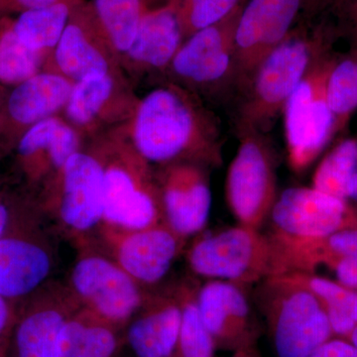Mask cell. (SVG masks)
Segmentation results:
<instances>
[{"label":"cell","instance_id":"obj_1","mask_svg":"<svg viewBox=\"0 0 357 357\" xmlns=\"http://www.w3.org/2000/svg\"><path fill=\"white\" fill-rule=\"evenodd\" d=\"M148 164H220V150L196 107L174 88L147 93L133 110L130 141Z\"/></svg>","mask_w":357,"mask_h":357},{"label":"cell","instance_id":"obj_2","mask_svg":"<svg viewBox=\"0 0 357 357\" xmlns=\"http://www.w3.org/2000/svg\"><path fill=\"white\" fill-rule=\"evenodd\" d=\"M256 302L277 357H310L331 340L333 331L323 305L288 275L258 284Z\"/></svg>","mask_w":357,"mask_h":357},{"label":"cell","instance_id":"obj_3","mask_svg":"<svg viewBox=\"0 0 357 357\" xmlns=\"http://www.w3.org/2000/svg\"><path fill=\"white\" fill-rule=\"evenodd\" d=\"M103 220L109 229L133 231L164 220L159 187L149 164L129 140L107 141L102 149Z\"/></svg>","mask_w":357,"mask_h":357},{"label":"cell","instance_id":"obj_4","mask_svg":"<svg viewBox=\"0 0 357 357\" xmlns=\"http://www.w3.org/2000/svg\"><path fill=\"white\" fill-rule=\"evenodd\" d=\"M188 263L198 276L246 287L283 274L278 249L269 234L239 223L197 239L188 252Z\"/></svg>","mask_w":357,"mask_h":357},{"label":"cell","instance_id":"obj_5","mask_svg":"<svg viewBox=\"0 0 357 357\" xmlns=\"http://www.w3.org/2000/svg\"><path fill=\"white\" fill-rule=\"evenodd\" d=\"M227 204L239 225L261 229L278 198L273 159L264 143L246 136L227 171Z\"/></svg>","mask_w":357,"mask_h":357},{"label":"cell","instance_id":"obj_6","mask_svg":"<svg viewBox=\"0 0 357 357\" xmlns=\"http://www.w3.org/2000/svg\"><path fill=\"white\" fill-rule=\"evenodd\" d=\"M246 288L234 282L208 280L196 293L199 316L218 351L234 354L257 345L261 326Z\"/></svg>","mask_w":357,"mask_h":357},{"label":"cell","instance_id":"obj_7","mask_svg":"<svg viewBox=\"0 0 357 357\" xmlns=\"http://www.w3.org/2000/svg\"><path fill=\"white\" fill-rule=\"evenodd\" d=\"M72 284L86 312L119 328L142 306L137 282L116 262L100 256L81 258L73 270Z\"/></svg>","mask_w":357,"mask_h":357},{"label":"cell","instance_id":"obj_8","mask_svg":"<svg viewBox=\"0 0 357 357\" xmlns=\"http://www.w3.org/2000/svg\"><path fill=\"white\" fill-rule=\"evenodd\" d=\"M347 208L344 199L314 188L285 190L269 215L274 238L288 241H314L344 229Z\"/></svg>","mask_w":357,"mask_h":357},{"label":"cell","instance_id":"obj_9","mask_svg":"<svg viewBox=\"0 0 357 357\" xmlns=\"http://www.w3.org/2000/svg\"><path fill=\"white\" fill-rule=\"evenodd\" d=\"M289 163L304 171L325 146L333 126V114L325 98L317 93L312 79H303L285 105Z\"/></svg>","mask_w":357,"mask_h":357},{"label":"cell","instance_id":"obj_10","mask_svg":"<svg viewBox=\"0 0 357 357\" xmlns=\"http://www.w3.org/2000/svg\"><path fill=\"white\" fill-rule=\"evenodd\" d=\"M164 222L185 239L204 229L210 218L211 192L206 174L190 162L172 164L159 185Z\"/></svg>","mask_w":357,"mask_h":357},{"label":"cell","instance_id":"obj_11","mask_svg":"<svg viewBox=\"0 0 357 357\" xmlns=\"http://www.w3.org/2000/svg\"><path fill=\"white\" fill-rule=\"evenodd\" d=\"M303 8L304 0H250L241 10L234 35V46L244 66L259 67L287 39Z\"/></svg>","mask_w":357,"mask_h":357},{"label":"cell","instance_id":"obj_12","mask_svg":"<svg viewBox=\"0 0 357 357\" xmlns=\"http://www.w3.org/2000/svg\"><path fill=\"white\" fill-rule=\"evenodd\" d=\"M59 211L69 229L86 231L103 220V167L95 155L79 151L59 171Z\"/></svg>","mask_w":357,"mask_h":357},{"label":"cell","instance_id":"obj_13","mask_svg":"<svg viewBox=\"0 0 357 357\" xmlns=\"http://www.w3.org/2000/svg\"><path fill=\"white\" fill-rule=\"evenodd\" d=\"M114 230L116 263L142 284L161 281L172 267L184 239L165 222L147 229L121 231Z\"/></svg>","mask_w":357,"mask_h":357},{"label":"cell","instance_id":"obj_14","mask_svg":"<svg viewBox=\"0 0 357 357\" xmlns=\"http://www.w3.org/2000/svg\"><path fill=\"white\" fill-rule=\"evenodd\" d=\"M241 10L243 6L218 24L189 37L173 59L174 72L199 84L211 83L225 76L236 50L234 35Z\"/></svg>","mask_w":357,"mask_h":357},{"label":"cell","instance_id":"obj_15","mask_svg":"<svg viewBox=\"0 0 357 357\" xmlns=\"http://www.w3.org/2000/svg\"><path fill=\"white\" fill-rule=\"evenodd\" d=\"M112 53L89 20L84 2L75 7L69 23L53 51V70L81 81L93 75L112 72Z\"/></svg>","mask_w":357,"mask_h":357},{"label":"cell","instance_id":"obj_16","mask_svg":"<svg viewBox=\"0 0 357 357\" xmlns=\"http://www.w3.org/2000/svg\"><path fill=\"white\" fill-rule=\"evenodd\" d=\"M309 59V45L304 39H286L263 60L255 83L259 114L270 115L285 105L304 79Z\"/></svg>","mask_w":357,"mask_h":357},{"label":"cell","instance_id":"obj_17","mask_svg":"<svg viewBox=\"0 0 357 357\" xmlns=\"http://www.w3.org/2000/svg\"><path fill=\"white\" fill-rule=\"evenodd\" d=\"M182 324L180 298H159L129 324L126 342L135 357H172Z\"/></svg>","mask_w":357,"mask_h":357},{"label":"cell","instance_id":"obj_18","mask_svg":"<svg viewBox=\"0 0 357 357\" xmlns=\"http://www.w3.org/2000/svg\"><path fill=\"white\" fill-rule=\"evenodd\" d=\"M50 269V257L38 244L20 237L0 239V295L6 300L33 292Z\"/></svg>","mask_w":357,"mask_h":357},{"label":"cell","instance_id":"obj_19","mask_svg":"<svg viewBox=\"0 0 357 357\" xmlns=\"http://www.w3.org/2000/svg\"><path fill=\"white\" fill-rule=\"evenodd\" d=\"M70 312L55 305L25 312L14 324L6 357H61V337Z\"/></svg>","mask_w":357,"mask_h":357},{"label":"cell","instance_id":"obj_20","mask_svg":"<svg viewBox=\"0 0 357 357\" xmlns=\"http://www.w3.org/2000/svg\"><path fill=\"white\" fill-rule=\"evenodd\" d=\"M183 34L175 2L148 10L126 56L135 64L160 69L172 63L182 45Z\"/></svg>","mask_w":357,"mask_h":357},{"label":"cell","instance_id":"obj_21","mask_svg":"<svg viewBox=\"0 0 357 357\" xmlns=\"http://www.w3.org/2000/svg\"><path fill=\"white\" fill-rule=\"evenodd\" d=\"M74 84L54 70L37 73L14 89L9 98V114L14 121L32 126L55 116L65 109Z\"/></svg>","mask_w":357,"mask_h":357},{"label":"cell","instance_id":"obj_22","mask_svg":"<svg viewBox=\"0 0 357 357\" xmlns=\"http://www.w3.org/2000/svg\"><path fill=\"white\" fill-rule=\"evenodd\" d=\"M84 6L112 53L126 55L148 10L146 0H91Z\"/></svg>","mask_w":357,"mask_h":357},{"label":"cell","instance_id":"obj_23","mask_svg":"<svg viewBox=\"0 0 357 357\" xmlns=\"http://www.w3.org/2000/svg\"><path fill=\"white\" fill-rule=\"evenodd\" d=\"M119 96L114 72L93 75L76 82L65 107L69 123L79 130L95 128L109 114Z\"/></svg>","mask_w":357,"mask_h":357},{"label":"cell","instance_id":"obj_24","mask_svg":"<svg viewBox=\"0 0 357 357\" xmlns=\"http://www.w3.org/2000/svg\"><path fill=\"white\" fill-rule=\"evenodd\" d=\"M121 344L116 326L88 312L72 314L63 328L61 357H115Z\"/></svg>","mask_w":357,"mask_h":357},{"label":"cell","instance_id":"obj_25","mask_svg":"<svg viewBox=\"0 0 357 357\" xmlns=\"http://www.w3.org/2000/svg\"><path fill=\"white\" fill-rule=\"evenodd\" d=\"M79 131L69 122L53 116L29 128L20 141V153L23 157L46 155L51 166L60 171L66 162L79 151Z\"/></svg>","mask_w":357,"mask_h":357},{"label":"cell","instance_id":"obj_26","mask_svg":"<svg viewBox=\"0 0 357 357\" xmlns=\"http://www.w3.org/2000/svg\"><path fill=\"white\" fill-rule=\"evenodd\" d=\"M82 1L67 0L24 11L13 23L14 31L33 50L42 54L54 51L75 7Z\"/></svg>","mask_w":357,"mask_h":357},{"label":"cell","instance_id":"obj_27","mask_svg":"<svg viewBox=\"0 0 357 357\" xmlns=\"http://www.w3.org/2000/svg\"><path fill=\"white\" fill-rule=\"evenodd\" d=\"M286 275L318 298L325 309L333 333L351 337L357 326V293L312 273L292 272Z\"/></svg>","mask_w":357,"mask_h":357},{"label":"cell","instance_id":"obj_28","mask_svg":"<svg viewBox=\"0 0 357 357\" xmlns=\"http://www.w3.org/2000/svg\"><path fill=\"white\" fill-rule=\"evenodd\" d=\"M178 298L182 305V324L172 357H215L218 349L199 316L196 293L182 289Z\"/></svg>","mask_w":357,"mask_h":357},{"label":"cell","instance_id":"obj_29","mask_svg":"<svg viewBox=\"0 0 357 357\" xmlns=\"http://www.w3.org/2000/svg\"><path fill=\"white\" fill-rule=\"evenodd\" d=\"M356 171L357 143L344 141L319 164L314 176V189L344 201L349 181Z\"/></svg>","mask_w":357,"mask_h":357},{"label":"cell","instance_id":"obj_30","mask_svg":"<svg viewBox=\"0 0 357 357\" xmlns=\"http://www.w3.org/2000/svg\"><path fill=\"white\" fill-rule=\"evenodd\" d=\"M43 54L18 37L13 24L0 33V81L22 83L38 73Z\"/></svg>","mask_w":357,"mask_h":357},{"label":"cell","instance_id":"obj_31","mask_svg":"<svg viewBox=\"0 0 357 357\" xmlns=\"http://www.w3.org/2000/svg\"><path fill=\"white\" fill-rule=\"evenodd\" d=\"M183 38L218 24L241 6V0H172Z\"/></svg>","mask_w":357,"mask_h":357},{"label":"cell","instance_id":"obj_32","mask_svg":"<svg viewBox=\"0 0 357 357\" xmlns=\"http://www.w3.org/2000/svg\"><path fill=\"white\" fill-rule=\"evenodd\" d=\"M326 98L333 114H345L357 107V63L345 61L331 75Z\"/></svg>","mask_w":357,"mask_h":357},{"label":"cell","instance_id":"obj_33","mask_svg":"<svg viewBox=\"0 0 357 357\" xmlns=\"http://www.w3.org/2000/svg\"><path fill=\"white\" fill-rule=\"evenodd\" d=\"M8 302V300L0 295V357H6L9 340L16 321Z\"/></svg>","mask_w":357,"mask_h":357},{"label":"cell","instance_id":"obj_34","mask_svg":"<svg viewBox=\"0 0 357 357\" xmlns=\"http://www.w3.org/2000/svg\"><path fill=\"white\" fill-rule=\"evenodd\" d=\"M310 357H357V349L351 342L330 340Z\"/></svg>","mask_w":357,"mask_h":357},{"label":"cell","instance_id":"obj_35","mask_svg":"<svg viewBox=\"0 0 357 357\" xmlns=\"http://www.w3.org/2000/svg\"><path fill=\"white\" fill-rule=\"evenodd\" d=\"M335 274L340 285L357 288V258H342L335 263Z\"/></svg>","mask_w":357,"mask_h":357},{"label":"cell","instance_id":"obj_36","mask_svg":"<svg viewBox=\"0 0 357 357\" xmlns=\"http://www.w3.org/2000/svg\"><path fill=\"white\" fill-rule=\"evenodd\" d=\"M61 1H67V0H0V8L18 9L24 13L31 9L52 6Z\"/></svg>","mask_w":357,"mask_h":357},{"label":"cell","instance_id":"obj_37","mask_svg":"<svg viewBox=\"0 0 357 357\" xmlns=\"http://www.w3.org/2000/svg\"><path fill=\"white\" fill-rule=\"evenodd\" d=\"M340 10L357 28V0H340Z\"/></svg>","mask_w":357,"mask_h":357},{"label":"cell","instance_id":"obj_38","mask_svg":"<svg viewBox=\"0 0 357 357\" xmlns=\"http://www.w3.org/2000/svg\"><path fill=\"white\" fill-rule=\"evenodd\" d=\"M331 0H304V10L307 13H314L326 6Z\"/></svg>","mask_w":357,"mask_h":357},{"label":"cell","instance_id":"obj_39","mask_svg":"<svg viewBox=\"0 0 357 357\" xmlns=\"http://www.w3.org/2000/svg\"><path fill=\"white\" fill-rule=\"evenodd\" d=\"M8 211L3 204H0V239L3 237L7 225H8Z\"/></svg>","mask_w":357,"mask_h":357},{"label":"cell","instance_id":"obj_40","mask_svg":"<svg viewBox=\"0 0 357 357\" xmlns=\"http://www.w3.org/2000/svg\"><path fill=\"white\" fill-rule=\"evenodd\" d=\"M347 198L357 202V171L349 181V187H347Z\"/></svg>","mask_w":357,"mask_h":357},{"label":"cell","instance_id":"obj_41","mask_svg":"<svg viewBox=\"0 0 357 357\" xmlns=\"http://www.w3.org/2000/svg\"><path fill=\"white\" fill-rule=\"evenodd\" d=\"M230 357H262L261 354L258 352L257 349H245V351H241L231 354Z\"/></svg>","mask_w":357,"mask_h":357},{"label":"cell","instance_id":"obj_42","mask_svg":"<svg viewBox=\"0 0 357 357\" xmlns=\"http://www.w3.org/2000/svg\"><path fill=\"white\" fill-rule=\"evenodd\" d=\"M351 342L357 349V326H356V328H354V332L351 333Z\"/></svg>","mask_w":357,"mask_h":357}]
</instances>
